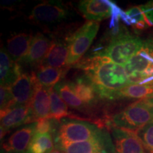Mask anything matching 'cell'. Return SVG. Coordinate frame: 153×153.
I'll use <instances>...</instances> for the list:
<instances>
[{
  "label": "cell",
  "mask_w": 153,
  "mask_h": 153,
  "mask_svg": "<svg viewBox=\"0 0 153 153\" xmlns=\"http://www.w3.org/2000/svg\"><path fill=\"white\" fill-rule=\"evenodd\" d=\"M74 67L84 70L101 99H118V91L129 85L124 66L116 64L106 57L91 55L79 60Z\"/></svg>",
  "instance_id": "1"
},
{
  "label": "cell",
  "mask_w": 153,
  "mask_h": 153,
  "mask_svg": "<svg viewBox=\"0 0 153 153\" xmlns=\"http://www.w3.org/2000/svg\"><path fill=\"white\" fill-rule=\"evenodd\" d=\"M143 45V41L140 38L132 35L125 27L118 24L112 28L106 47L95 51L92 55L106 57L116 64L124 66Z\"/></svg>",
  "instance_id": "2"
},
{
  "label": "cell",
  "mask_w": 153,
  "mask_h": 153,
  "mask_svg": "<svg viewBox=\"0 0 153 153\" xmlns=\"http://www.w3.org/2000/svg\"><path fill=\"white\" fill-rule=\"evenodd\" d=\"M103 128L95 124L77 119H62L54 135L55 146L62 148L72 143L91 140L100 135Z\"/></svg>",
  "instance_id": "3"
},
{
  "label": "cell",
  "mask_w": 153,
  "mask_h": 153,
  "mask_svg": "<svg viewBox=\"0 0 153 153\" xmlns=\"http://www.w3.org/2000/svg\"><path fill=\"white\" fill-rule=\"evenodd\" d=\"M153 120V114L146 100L137 101L111 118V127H116L136 133Z\"/></svg>",
  "instance_id": "4"
},
{
  "label": "cell",
  "mask_w": 153,
  "mask_h": 153,
  "mask_svg": "<svg viewBox=\"0 0 153 153\" xmlns=\"http://www.w3.org/2000/svg\"><path fill=\"white\" fill-rule=\"evenodd\" d=\"M129 85L153 81V40L143 42L140 51L124 65Z\"/></svg>",
  "instance_id": "5"
},
{
  "label": "cell",
  "mask_w": 153,
  "mask_h": 153,
  "mask_svg": "<svg viewBox=\"0 0 153 153\" xmlns=\"http://www.w3.org/2000/svg\"><path fill=\"white\" fill-rule=\"evenodd\" d=\"M99 28L97 22H87L68 37L69 55L67 66H74L89 48Z\"/></svg>",
  "instance_id": "6"
},
{
  "label": "cell",
  "mask_w": 153,
  "mask_h": 153,
  "mask_svg": "<svg viewBox=\"0 0 153 153\" xmlns=\"http://www.w3.org/2000/svg\"><path fill=\"white\" fill-rule=\"evenodd\" d=\"M78 8L89 22H97L111 17L110 27L118 24L123 11L109 0H84L79 1Z\"/></svg>",
  "instance_id": "7"
},
{
  "label": "cell",
  "mask_w": 153,
  "mask_h": 153,
  "mask_svg": "<svg viewBox=\"0 0 153 153\" xmlns=\"http://www.w3.org/2000/svg\"><path fill=\"white\" fill-rule=\"evenodd\" d=\"M70 16V11L60 1H46L34 7L29 19L40 24H52L60 23Z\"/></svg>",
  "instance_id": "8"
},
{
  "label": "cell",
  "mask_w": 153,
  "mask_h": 153,
  "mask_svg": "<svg viewBox=\"0 0 153 153\" xmlns=\"http://www.w3.org/2000/svg\"><path fill=\"white\" fill-rule=\"evenodd\" d=\"M60 148L65 153H116L112 137L106 129H103L100 135L94 138L72 143Z\"/></svg>",
  "instance_id": "9"
},
{
  "label": "cell",
  "mask_w": 153,
  "mask_h": 153,
  "mask_svg": "<svg viewBox=\"0 0 153 153\" xmlns=\"http://www.w3.org/2000/svg\"><path fill=\"white\" fill-rule=\"evenodd\" d=\"M1 139L11 130L36 122L30 106H15L1 111Z\"/></svg>",
  "instance_id": "10"
},
{
  "label": "cell",
  "mask_w": 153,
  "mask_h": 153,
  "mask_svg": "<svg viewBox=\"0 0 153 153\" xmlns=\"http://www.w3.org/2000/svg\"><path fill=\"white\" fill-rule=\"evenodd\" d=\"M36 122L28 123L17 130L1 143L4 153H26L35 134Z\"/></svg>",
  "instance_id": "11"
},
{
  "label": "cell",
  "mask_w": 153,
  "mask_h": 153,
  "mask_svg": "<svg viewBox=\"0 0 153 153\" xmlns=\"http://www.w3.org/2000/svg\"><path fill=\"white\" fill-rule=\"evenodd\" d=\"M116 153H146L135 133L116 127L111 128Z\"/></svg>",
  "instance_id": "12"
},
{
  "label": "cell",
  "mask_w": 153,
  "mask_h": 153,
  "mask_svg": "<svg viewBox=\"0 0 153 153\" xmlns=\"http://www.w3.org/2000/svg\"><path fill=\"white\" fill-rule=\"evenodd\" d=\"M36 79L31 74L22 73L11 87L16 106H30L35 91Z\"/></svg>",
  "instance_id": "13"
},
{
  "label": "cell",
  "mask_w": 153,
  "mask_h": 153,
  "mask_svg": "<svg viewBox=\"0 0 153 153\" xmlns=\"http://www.w3.org/2000/svg\"><path fill=\"white\" fill-rule=\"evenodd\" d=\"M69 55L68 37L57 38L53 40L48 54L40 66L65 68L67 66Z\"/></svg>",
  "instance_id": "14"
},
{
  "label": "cell",
  "mask_w": 153,
  "mask_h": 153,
  "mask_svg": "<svg viewBox=\"0 0 153 153\" xmlns=\"http://www.w3.org/2000/svg\"><path fill=\"white\" fill-rule=\"evenodd\" d=\"M52 41L43 33H38L33 38L27 55L21 62L39 67L43 62L51 46Z\"/></svg>",
  "instance_id": "15"
},
{
  "label": "cell",
  "mask_w": 153,
  "mask_h": 153,
  "mask_svg": "<svg viewBox=\"0 0 153 153\" xmlns=\"http://www.w3.org/2000/svg\"><path fill=\"white\" fill-rule=\"evenodd\" d=\"M21 66L15 62L4 47L0 51V82L1 86L11 87L22 75Z\"/></svg>",
  "instance_id": "16"
},
{
  "label": "cell",
  "mask_w": 153,
  "mask_h": 153,
  "mask_svg": "<svg viewBox=\"0 0 153 153\" xmlns=\"http://www.w3.org/2000/svg\"><path fill=\"white\" fill-rule=\"evenodd\" d=\"M37 81V80H36ZM35 121L51 117V97L49 89L36 82L35 91L30 105Z\"/></svg>",
  "instance_id": "17"
},
{
  "label": "cell",
  "mask_w": 153,
  "mask_h": 153,
  "mask_svg": "<svg viewBox=\"0 0 153 153\" xmlns=\"http://www.w3.org/2000/svg\"><path fill=\"white\" fill-rule=\"evenodd\" d=\"M33 38L30 34L20 33L15 34L7 40V51L16 62H20L27 55Z\"/></svg>",
  "instance_id": "18"
},
{
  "label": "cell",
  "mask_w": 153,
  "mask_h": 153,
  "mask_svg": "<svg viewBox=\"0 0 153 153\" xmlns=\"http://www.w3.org/2000/svg\"><path fill=\"white\" fill-rule=\"evenodd\" d=\"M68 70L65 68H55L48 66H39L36 72L33 73L36 80L40 85L47 89L54 88L55 85L60 83L65 72Z\"/></svg>",
  "instance_id": "19"
},
{
  "label": "cell",
  "mask_w": 153,
  "mask_h": 153,
  "mask_svg": "<svg viewBox=\"0 0 153 153\" xmlns=\"http://www.w3.org/2000/svg\"><path fill=\"white\" fill-rule=\"evenodd\" d=\"M69 85L79 98L87 105H93L99 97L92 84L85 74L76 77Z\"/></svg>",
  "instance_id": "20"
},
{
  "label": "cell",
  "mask_w": 153,
  "mask_h": 153,
  "mask_svg": "<svg viewBox=\"0 0 153 153\" xmlns=\"http://www.w3.org/2000/svg\"><path fill=\"white\" fill-rule=\"evenodd\" d=\"M117 97L142 100L153 98V81L143 84H131L126 86L118 91Z\"/></svg>",
  "instance_id": "21"
},
{
  "label": "cell",
  "mask_w": 153,
  "mask_h": 153,
  "mask_svg": "<svg viewBox=\"0 0 153 153\" xmlns=\"http://www.w3.org/2000/svg\"><path fill=\"white\" fill-rule=\"evenodd\" d=\"M54 89L60 96L63 101L68 104V106L81 111H84L85 110L87 104H85L74 92L68 82H60L55 86Z\"/></svg>",
  "instance_id": "22"
},
{
  "label": "cell",
  "mask_w": 153,
  "mask_h": 153,
  "mask_svg": "<svg viewBox=\"0 0 153 153\" xmlns=\"http://www.w3.org/2000/svg\"><path fill=\"white\" fill-rule=\"evenodd\" d=\"M120 20L128 26H133L139 30L149 27L140 6H135L126 11H123L120 16Z\"/></svg>",
  "instance_id": "23"
},
{
  "label": "cell",
  "mask_w": 153,
  "mask_h": 153,
  "mask_svg": "<svg viewBox=\"0 0 153 153\" xmlns=\"http://www.w3.org/2000/svg\"><path fill=\"white\" fill-rule=\"evenodd\" d=\"M53 135L34 134L26 153H51L54 148Z\"/></svg>",
  "instance_id": "24"
},
{
  "label": "cell",
  "mask_w": 153,
  "mask_h": 153,
  "mask_svg": "<svg viewBox=\"0 0 153 153\" xmlns=\"http://www.w3.org/2000/svg\"><path fill=\"white\" fill-rule=\"evenodd\" d=\"M51 97V117L57 120H61L62 118L70 116L68 104L63 101L54 88L49 89Z\"/></svg>",
  "instance_id": "25"
},
{
  "label": "cell",
  "mask_w": 153,
  "mask_h": 153,
  "mask_svg": "<svg viewBox=\"0 0 153 153\" xmlns=\"http://www.w3.org/2000/svg\"><path fill=\"white\" fill-rule=\"evenodd\" d=\"M60 123V120H57L52 117L36 120L35 134H51L54 137Z\"/></svg>",
  "instance_id": "26"
},
{
  "label": "cell",
  "mask_w": 153,
  "mask_h": 153,
  "mask_svg": "<svg viewBox=\"0 0 153 153\" xmlns=\"http://www.w3.org/2000/svg\"><path fill=\"white\" fill-rule=\"evenodd\" d=\"M145 149L153 153V120L140 129L136 133Z\"/></svg>",
  "instance_id": "27"
},
{
  "label": "cell",
  "mask_w": 153,
  "mask_h": 153,
  "mask_svg": "<svg viewBox=\"0 0 153 153\" xmlns=\"http://www.w3.org/2000/svg\"><path fill=\"white\" fill-rule=\"evenodd\" d=\"M16 106L11 93V87L1 86L0 87V110L1 111L8 110Z\"/></svg>",
  "instance_id": "28"
},
{
  "label": "cell",
  "mask_w": 153,
  "mask_h": 153,
  "mask_svg": "<svg viewBox=\"0 0 153 153\" xmlns=\"http://www.w3.org/2000/svg\"><path fill=\"white\" fill-rule=\"evenodd\" d=\"M140 7L144 13L149 27L153 26V1H149L144 5H140Z\"/></svg>",
  "instance_id": "29"
},
{
  "label": "cell",
  "mask_w": 153,
  "mask_h": 153,
  "mask_svg": "<svg viewBox=\"0 0 153 153\" xmlns=\"http://www.w3.org/2000/svg\"><path fill=\"white\" fill-rule=\"evenodd\" d=\"M51 153H65V151L63 150L62 148L55 146V148L53 149V151Z\"/></svg>",
  "instance_id": "30"
},
{
  "label": "cell",
  "mask_w": 153,
  "mask_h": 153,
  "mask_svg": "<svg viewBox=\"0 0 153 153\" xmlns=\"http://www.w3.org/2000/svg\"><path fill=\"white\" fill-rule=\"evenodd\" d=\"M145 100H146L147 102H148V104H149V106H150L151 110H152V114H153V98L145 99Z\"/></svg>",
  "instance_id": "31"
},
{
  "label": "cell",
  "mask_w": 153,
  "mask_h": 153,
  "mask_svg": "<svg viewBox=\"0 0 153 153\" xmlns=\"http://www.w3.org/2000/svg\"><path fill=\"white\" fill-rule=\"evenodd\" d=\"M1 153H4V152H1Z\"/></svg>",
  "instance_id": "32"
}]
</instances>
